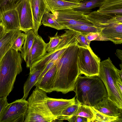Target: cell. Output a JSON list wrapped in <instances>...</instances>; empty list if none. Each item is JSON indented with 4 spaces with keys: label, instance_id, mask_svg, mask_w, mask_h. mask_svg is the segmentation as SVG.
Returning <instances> with one entry per match:
<instances>
[{
    "label": "cell",
    "instance_id": "21",
    "mask_svg": "<svg viewBox=\"0 0 122 122\" xmlns=\"http://www.w3.org/2000/svg\"><path fill=\"white\" fill-rule=\"evenodd\" d=\"M45 67L44 66L29 73V75L24 85V95L22 98H23L26 99L27 98L30 90L35 86L39 76Z\"/></svg>",
    "mask_w": 122,
    "mask_h": 122
},
{
    "label": "cell",
    "instance_id": "13",
    "mask_svg": "<svg viewBox=\"0 0 122 122\" xmlns=\"http://www.w3.org/2000/svg\"><path fill=\"white\" fill-rule=\"evenodd\" d=\"M46 45L41 36L36 35L30 53L25 61L27 68H30L36 61L45 55L46 53Z\"/></svg>",
    "mask_w": 122,
    "mask_h": 122
},
{
    "label": "cell",
    "instance_id": "34",
    "mask_svg": "<svg viewBox=\"0 0 122 122\" xmlns=\"http://www.w3.org/2000/svg\"><path fill=\"white\" fill-rule=\"evenodd\" d=\"M56 62L50 61L47 64L41 73L38 78L37 82L34 86H36L38 84L45 74L55 64Z\"/></svg>",
    "mask_w": 122,
    "mask_h": 122
},
{
    "label": "cell",
    "instance_id": "5",
    "mask_svg": "<svg viewBox=\"0 0 122 122\" xmlns=\"http://www.w3.org/2000/svg\"><path fill=\"white\" fill-rule=\"evenodd\" d=\"M117 69L108 57L100 62L98 76L105 85L108 97L122 110V96L118 92L117 82L122 81L118 76Z\"/></svg>",
    "mask_w": 122,
    "mask_h": 122
},
{
    "label": "cell",
    "instance_id": "11",
    "mask_svg": "<svg viewBox=\"0 0 122 122\" xmlns=\"http://www.w3.org/2000/svg\"><path fill=\"white\" fill-rule=\"evenodd\" d=\"M15 9L18 15L20 30L25 33L32 30V16L29 0H22Z\"/></svg>",
    "mask_w": 122,
    "mask_h": 122
},
{
    "label": "cell",
    "instance_id": "37",
    "mask_svg": "<svg viewBox=\"0 0 122 122\" xmlns=\"http://www.w3.org/2000/svg\"><path fill=\"white\" fill-rule=\"evenodd\" d=\"M8 103L6 97L0 98V113L2 109Z\"/></svg>",
    "mask_w": 122,
    "mask_h": 122
},
{
    "label": "cell",
    "instance_id": "14",
    "mask_svg": "<svg viewBox=\"0 0 122 122\" xmlns=\"http://www.w3.org/2000/svg\"><path fill=\"white\" fill-rule=\"evenodd\" d=\"M76 97L75 96L70 99H65L54 98L48 97L47 104L51 112L57 119L64 110L76 102Z\"/></svg>",
    "mask_w": 122,
    "mask_h": 122
},
{
    "label": "cell",
    "instance_id": "28",
    "mask_svg": "<svg viewBox=\"0 0 122 122\" xmlns=\"http://www.w3.org/2000/svg\"><path fill=\"white\" fill-rule=\"evenodd\" d=\"M80 104L79 102L76 101L75 103L69 106L64 110L60 116L57 118V120L60 121L64 120H67L74 115Z\"/></svg>",
    "mask_w": 122,
    "mask_h": 122
},
{
    "label": "cell",
    "instance_id": "44",
    "mask_svg": "<svg viewBox=\"0 0 122 122\" xmlns=\"http://www.w3.org/2000/svg\"><path fill=\"white\" fill-rule=\"evenodd\" d=\"M1 22V20H0V23Z\"/></svg>",
    "mask_w": 122,
    "mask_h": 122
},
{
    "label": "cell",
    "instance_id": "29",
    "mask_svg": "<svg viewBox=\"0 0 122 122\" xmlns=\"http://www.w3.org/2000/svg\"><path fill=\"white\" fill-rule=\"evenodd\" d=\"M74 115L86 118L88 122H93L95 119L94 115L90 107L81 104Z\"/></svg>",
    "mask_w": 122,
    "mask_h": 122
},
{
    "label": "cell",
    "instance_id": "10",
    "mask_svg": "<svg viewBox=\"0 0 122 122\" xmlns=\"http://www.w3.org/2000/svg\"><path fill=\"white\" fill-rule=\"evenodd\" d=\"M86 15L94 26L102 29L111 24L122 23V15L103 14L96 10Z\"/></svg>",
    "mask_w": 122,
    "mask_h": 122
},
{
    "label": "cell",
    "instance_id": "23",
    "mask_svg": "<svg viewBox=\"0 0 122 122\" xmlns=\"http://www.w3.org/2000/svg\"><path fill=\"white\" fill-rule=\"evenodd\" d=\"M25 34L26 37L20 52L22 58L25 62L30 53L36 35L32 30H29Z\"/></svg>",
    "mask_w": 122,
    "mask_h": 122
},
{
    "label": "cell",
    "instance_id": "2",
    "mask_svg": "<svg viewBox=\"0 0 122 122\" xmlns=\"http://www.w3.org/2000/svg\"><path fill=\"white\" fill-rule=\"evenodd\" d=\"M73 91L76 93V101L90 107L94 106L108 97L104 84L97 76H79Z\"/></svg>",
    "mask_w": 122,
    "mask_h": 122
},
{
    "label": "cell",
    "instance_id": "26",
    "mask_svg": "<svg viewBox=\"0 0 122 122\" xmlns=\"http://www.w3.org/2000/svg\"><path fill=\"white\" fill-rule=\"evenodd\" d=\"M90 107L95 116V119L93 122H122L121 117L108 116L100 112L92 107Z\"/></svg>",
    "mask_w": 122,
    "mask_h": 122
},
{
    "label": "cell",
    "instance_id": "42",
    "mask_svg": "<svg viewBox=\"0 0 122 122\" xmlns=\"http://www.w3.org/2000/svg\"><path fill=\"white\" fill-rule=\"evenodd\" d=\"M68 1H69L71 2H74L77 3H80L78 0H66Z\"/></svg>",
    "mask_w": 122,
    "mask_h": 122
},
{
    "label": "cell",
    "instance_id": "38",
    "mask_svg": "<svg viewBox=\"0 0 122 122\" xmlns=\"http://www.w3.org/2000/svg\"><path fill=\"white\" fill-rule=\"evenodd\" d=\"M6 31L4 26L1 22L0 23V40L4 36Z\"/></svg>",
    "mask_w": 122,
    "mask_h": 122
},
{
    "label": "cell",
    "instance_id": "9",
    "mask_svg": "<svg viewBox=\"0 0 122 122\" xmlns=\"http://www.w3.org/2000/svg\"><path fill=\"white\" fill-rule=\"evenodd\" d=\"M52 13L55 15L58 22L66 28L68 26L80 24L94 26L88 20H81V17L79 13L73 10H56Z\"/></svg>",
    "mask_w": 122,
    "mask_h": 122
},
{
    "label": "cell",
    "instance_id": "43",
    "mask_svg": "<svg viewBox=\"0 0 122 122\" xmlns=\"http://www.w3.org/2000/svg\"><path fill=\"white\" fill-rule=\"evenodd\" d=\"M78 0L80 2H82L84 1L87 0Z\"/></svg>",
    "mask_w": 122,
    "mask_h": 122
},
{
    "label": "cell",
    "instance_id": "15",
    "mask_svg": "<svg viewBox=\"0 0 122 122\" xmlns=\"http://www.w3.org/2000/svg\"><path fill=\"white\" fill-rule=\"evenodd\" d=\"M100 33L115 44H121L122 43V23L111 24L103 28Z\"/></svg>",
    "mask_w": 122,
    "mask_h": 122
},
{
    "label": "cell",
    "instance_id": "22",
    "mask_svg": "<svg viewBox=\"0 0 122 122\" xmlns=\"http://www.w3.org/2000/svg\"><path fill=\"white\" fill-rule=\"evenodd\" d=\"M65 30V32L61 35H58L57 32L54 36L49 37V41L46 43V52H50L54 50L63 42L72 30Z\"/></svg>",
    "mask_w": 122,
    "mask_h": 122
},
{
    "label": "cell",
    "instance_id": "40",
    "mask_svg": "<svg viewBox=\"0 0 122 122\" xmlns=\"http://www.w3.org/2000/svg\"><path fill=\"white\" fill-rule=\"evenodd\" d=\"M116 55L121 60V61L122 60V51L120 49H117L116 50Z\"/></svg>",
    "mask_w": 122,
    "mask_h": 122
},
{
    "label": "cell",
    "instance_id": "20",
    "mask_svg": "<svg viewBox=\"0 0 122 122\" xmlns=\"http://www.w3.org/2000/svg\"><path fill=\"white\" fill-rule=\"evenodd\" d=\"M50 12L73 9L79 7L81 4L66 0H46Z\"/></svg>",
    "mask_w": 122,
    "mask_h": 122
},
{
    "label": "cell",
    "instance_id": "17",
    "mask_svg": "<svg viewBox=\"0 0 122 122\" xmlns=\"http://www.w3.org/2000/svg\"><path fill=\"white\" fill-rule=\"evenodd\" d=\"M96 110L104 114L121 117L122 111L108 97L104 98L94 106Z\"/></svg>",
    "mask_w": 122,
    "mask_h": 122
},
{
    "label": "cell",
    "instance_id": "24",
    "mask_svg": "<svg viewBox=\"0 0 122 122\" xmlns=\"http://www.w3.org/2000/svg\"><path fill=\"white\" fill-rule=\"evenodd\" d=\"M105 0H88L80 2V6L74 9L75 10L82 12L85 15L92 12V9L99 7Z\"/></svg>",
    "mask_w": 122,
    "mask_h": 122
},
{
    "label": "cell",
    "instance_id": "27",
    "mask_svg": "<svg viewBox=\"0 0 122 122\" xmlns=\"http://www.w3.org/2000/svg\"><path fill=\"white\" fill-rule=\"evenodd\" d=\"M66 29L73 30L77 32L85 33H100L102 29L97 28L93 25L85 24L70 25L66 27Z\"/></svg>",
    "mask_w": 122,
    "mask_h": 122
},
{
    "label": "cell",
    "instance_id": "16",
    "mask_svg": "<svg viewBox=\"0 0 122 122\" xmlns=\"http://www.w3.org/2000/svg\"><path fill=\"white\" fill-rule=\"evenodd\" d=\"M1 22L6 31L20 30V25L17 11L15 9L0 13Z\"/></svg>",
    "mask_w": 122,
    "mask_h": 122
},
{
    "label": "cell",
    "instance_id": "4",
    "mask_svg": "<svg viewBox=\"0 0 122 122\" xmlns=\"http://www.w3.org/2000/svg\"><path fill=\"white\" fill-rule=\"evenodd\" d=\"M46 93L37 87L29 97L24 122H51L57 120L52 113L47 102Z\"/></svg>",
    "mask_w": 122,
    "mask_h": 122
},
{
    "label": "cell",
    "instance_id": "25",
    "mask_svg": "<svg viewBox=\"0 0 122 122\" xmlns=\"http://www.w3.org/2000/svg\"><path fill=\"white\" fill-rule=\"evenodd\" d=\"M48 11H46L41 20V23L44 25L50 27L58 30L66 29L56 20L54 15Z\"/></svg>",
    "mask_w": 122,
    "mask_h": 122
},
{
    "label": "cell",
    "instance_id": "1",
    "mask_svg": "<svg viewBox=\"0 0 122 122\" xmlns=\"http://www.w3.org/2000/svg\"><path fill=\"white\" fill-rule=\"evenodd\" d=\"M78 49L76 45L69 46L56 62V72L53 91L66 94L74 91L80 75L77 63Z\"/></svg>",
    "mask_w": 122,
    "mask_h": 122
},
{
    "label": "cell",
    "instance_id": "35",
    "mask_svg": "<svg viewBox=\"0 0 122 122\" xmlns=\"http://www.w3.org/2000/svg\"><path fill=\"white\" fill-rule=\"evenodd\" d=\"M67 120L70 122H88L86 118L76 115L73 116Z\"/></svg>",
    "mask_w": 122,
    "mask_h": 122
},
{
    "label": "cell",
    "instance_id": "31",
    "mask_svg": "<svg viewBox=\"0 0 122 122\" xmlns=\"http://www.w3.org/2000/svg\"><path fill=\"white\" fill-rule=\"evenodd\" d=\"M22 0H0V13L16 8Z\"/></svg>",
    "mask_w": 122,
    "mask_h": 122
},
{
    "label": "cell",
    "instance_id": "19",
    "mask_svg": "<svg viewBox=\"0 0 122 122\" xmlns=\"http://www.w3.org/2000/svg\"><path fill=\"white\" fill-rule=\"evenodd\" d=\"M56 72L55 63L45 74L36 87L42 89L46 93H50L53 92Z\"/></svg>",
    "mask_w": 122,
    "mask_h": 122
},
{
    "label": "cell",
    "instance_id": "41",
    "mask_svg": "<svg viewBox=\"0 0 122 122\" xmlns=\"http://www.w3.org/2000/svg\"><path fill=\"white\" fill-rule=\"evenodd\" d=\"M117 73L119 78L122 81V69L121 70L117 69Z\"/></svg>",
    "mask_w": 122,
    "mask_h": 122
},
{
    "label": "cell",
    "instance_id": "30",
    "mask_svg": "<svg viewBox=\"0 0 122 122\" xmlns=\"http://www.w3.org/2000/svg\"><path fill=\"white\" fill-rule=\"evenodd\" d=\"M122 8V0H105L97 10L109 11Z\"/></svg>",
    "mask_w": 122,
    "mask_h": 122
},
{
    "label": "cell",
    "instance_id": "18",
    "mask_svg": "<svg viewBox=\"0 0 122 122\" xmlns=\"http://www.w3.org/2000/svg\"><path fill=\"white\" fill-rule=\"evenodd\" d=\"M21 33L20 30L7 31L0 40V64L3 57L11 49L14 41Z\"/></svg>",
    "mask_w": 122,
    "mask_h": 122
},
{
    "label": "cell",
    "instance_id": "12",
    "mask_svg": "<svg viewBox=\"0 0 122 122\" xmlns=\"http://www.w3.org/2000/svg\"><path fill=\"white\" fill-rule=\"evenodd\" d=\"M32 13L33 28L36 35H38V31L41 24L42 17L46 11L50 12L46 0H29Z\"/></svg>",
    "mask_w": 122,
    "mask_h": 122
},
{
    "label": "cell",
    "instance_id": "33",
    "mask_svg": "<svg viewBox=\"0 0 122 122\" xmlns=\"http://www.w3.org/2000/svg\"><path fill=\"white\" fill-rule=\"evenodd\" d=\"M76 45L79 47L87 48L90 47V41L83 33L79 32L77 38Z\"/></svg>",
    "mask_w": 122,
    "mask_h": 122
},
{
    "label": "cell",
    "instance_id": "39",
    "mask_svg": "<svg viewBox=\"0 0 122 122\" xmlns=\"http://www.w3.org/2000/svg\"><path fill=\"white\" fill-rule=\"evenodd\" d=\"M117 86L118 92L122 96V81H117Z\"/></svg>",
    "mask_w": 122,
    "mask_h": 122
},
{
    "label": "cell",
    "instance_id": "8",
    "mask_svg": "<svg viewBox=\"0 0 122 122\" xmlns=\"http://www.w3.org/2000/svg\"><path fill=\"white\" fill-rule=\"evenodd\" d=\"M75 44V41L72 37L70 36L67 37L55 49L50 52H46L44 56L33 63L30 68L29 73L46 66L50 61L56 62L67 47Z\"/></svg>",
    "mask_w": 122,
    "mask_h": 122
},
{
    "label": "cell",
    "instance_id": "36",
    "mask_svg": "<svg viewBox=\"0 0 122 122\" xmlns=\"http://www.w3.org/2000/svg\"><path fill=\"white\" fill-rule=\"evenodd\" d=\"M86 36L87 39L90 41L96 40L98 37L101 35L99 33H83Z\"/></svg>",
    "mask_w": 122,
    "mask_h": 122
},
{
    "label": "cell",
    "instance_id": "3",
    "mask_svg": "<svg viewBox=\"0 0 122 122\" xmlns=\"http://www.w3.org/2000/svg\"><path fill=\"white\" fill-rule=\"evenodd\" d=\"M21 53L10 49L0 64V98L6 97L11 91L17 76L22 71Z\"/></svg>",
    "mask_w": 122,
    "mask_h": 122
},
{
    "label": "cell",
    "instance_id": "32",
    "mask_svg": "<svg viewBox=\"0 0 122 122\" xmlns=\"http://www.w3.org/2000/svg\"><path fill=\"white\" fill-rule=\"evenodd\" d=\"M26 36L25 33H21L14 41L11 49H13L16 51L21 52Z\"/></svg>",
    "mask_w": 122,
    "mask_h": 122
},
{
    "label": "cell",
    "instance_id": "7",
    "mask_svg": "<svg viewBox=\"0 0 122 122\" xmlns=\"http://www.w3.org/2000/svg\"><path fill=\"white\" fill-rule=\"evenodd\" d=\"M28 105L22 98L8 103L0 113V122H24Z\"/></svg>",
    "mask_w": 122,
    "mask_h": 122
},
{
    "label": "cell",
    "instance_id": "6",
    "mask_svg": "<svg viewBox=\"0 0 122 122\" xmlns=\"http://www.w3.org/2000/svg\"><path fill=\"white\" fill-rule=\"evenodd\" d=\"M77 63L79 74L87 77L98 76L101 60L90 47H79Z\"/></svg>",
    "mask_w": 122,
    "mask_h": 122
}]
</instances>
